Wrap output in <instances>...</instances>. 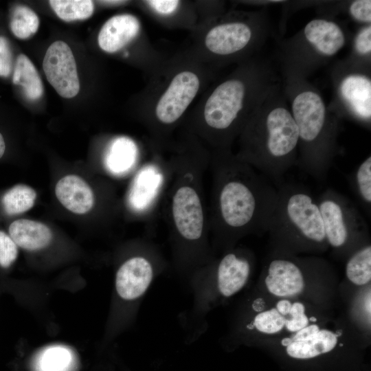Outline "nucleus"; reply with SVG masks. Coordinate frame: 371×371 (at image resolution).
I'll list each match as a JSON object with an SVG mask.
<instances>
[{
	"label": "nucleus",
	"instance_id": "nucleus-1",
	"mask_svg": "<svg viewBox=\"0 0 371 371\" xmlns=\"http://www.w3.org/2000/svg\"><path fill=\"white\" fill-rule=\"evenodd\" d=\"M282 82L273 63L260 54L238 63L213 85L201 114L214 142L228 149L269 92Z\"/></svg>",
	"mask_w": 371,
	"mask_h": 371
},
{
	"label": "nucleus",
	"instance_id": "nucleus-2",
	"mask_svg": "<svg viewBox=\"0 0 371 371\" xmlns=\"http://www.w3.org/2000/svg\"><path fill=\"white\" fill-rule=\"evenodd\" d=\"M284 95L297 129L296 165L318 181L326 180L340 153V119L331 112L308 78L281 65Z\"/></svg>",
	"mask_w": 371,
	"mask_h": 371
},
{
	"label": "nucleus",
	"instance_id": "nucleus-3",
	"mask_svg": "<svg viewBox=\"0 0 371 371\" xmlns=\"http://www.w3.org/2000/svg\"><path fill=\"white\" fill-rule=\"evenodd\" d=\"M236 158L279 186L286 172L296 165L297 129L282 82L254 111L240 134Z\"/></svg>",
	"mask_w": 371,
	"mask_h": 371
},
{
	"label": "nucleus",
	"instance_id": "nucleus-4",
	"mask_svg": "<svg viewBox=\"0 0 371 371\" xmlns=\"http://www.w3.org/2000/svg\"><path fill=\"white\" fill-rule=\"evenodd\" d=\"M222 152L217 192L219 225L234 232L268 231L276 206L278 189L273 182L249 164Z\"/></svg>",
	"mask_w": 371,
	"mask_h": 371
},
{
	"label": "nucleus",
	"instance_id": "nucleus-5",
	"mask_svg": "<svg viewBox=\"0 0 371 371\" xmlns=\"http://www.w3.org/2000/svg\"><path fill=\"white\" fill-rule=\"evenodd\" d=\"M271 34L267 10L232 11L212 19L201 43L207 60L220 67L258 55Z\"/></svg>",
	"mask_w": 371,
	"mask_h": 371
},
{
	"label": "nucleus",
	"instance_id": "nucleus-6",
	"mask_svg": "<svg viewBox=\"0 0 371 371\" xmlns=\"http://www.w3.org/2000/svg\"><path fill=\"white\" fill-rule=\"evenodd\" d=\"M276 206L268 229L272 238L295 249L321 248L327 243L316 198L293 183L277 186Z\"/></svg>",
	"mask_w": 371,
	"mask_h": 371
},
{
	"label": "nucleus",
	"instance_id": "nucleus-7",
	"mask_svg": "<svg viewBox=\"0 0 371 371\" xmlns=\"http://www.w3.org/2000/svg\"><path fill=\"white\" fill-rule=\"evenodd\" d=\"M350 37L346 27L335 19L314 18L293 36L278 41V58L281 65L308 78L329 63Z\"/></svg>",
	"mask_w": 371,
	"mask_h": 371
},
{
	"label": "nucleus",
	"instance_id": "nucleus-8",
	"mask_svg": "<svg viewBox=\"0 0 371 371\" xmlns=\"http://www.w3.org/2000/svg\"><path fill=\"white\" fill-rule=\"evenodd\" d=\"M330 76L334 95L329 110L340 120L350 119L370 128V67L356 65L345 58L335 63Z\"/></svg>",
	"mask_w": 371,
	"mask_h": 371
},
{
	"label": "nucleus",
	"instance_id": "nucleus-9",
	"mask_svg": "<svg viewBox=\"0 0 371 371\" xmlns=\"http://www.w3.org/2000/svg\"><path fill=\"white\" fill-rule=\"evenodd\" d=\"M317 199L326 243L335 249L363 238L368 232L363 217L346 196L328 188Z\"/></svg>",
	"mask_w": 371,
	"mask_h": 371
},
{
	"label": "nucleus",
	"instance_id": "nucleus-10",
	"mask_svg": "<svg viewBox=\"0 0 371 371\" xmlns=\"http://www.w3.org/2000/svg\"><path fill=\"white\" fill-rule=\"evenodd\" d=\"M203 80L202 74L194 67L175 69L153 102L157 120L169 125L179 120L200 91Z\"/></svg>",
	"mask_w": 371,
	"mask_h": 371
},
{
	"label": "nucleus",
	"instance_id": "nucleus-11",
	"mask_svg": "<svg viewBox=\"0 0 371 371\" xmlns=\"http://www.w3.org/2000/svg\"><path fill=\"white\" fill-rule=\"evenodd\" d=\"M43 68L48 82L60 96L71 98L78 93L80 82L76 60L66 43L57 41L48 47Z\"/></svg>",
	"mask_w": 371,
	"mask_h": 371
},
{
	"label": "nucleus",
	"instance_id": "nucleus-12",
	"mask_svg": "<svg viewBox=\"0 0 371 371\" xmlns=\"http://www.w3.org/2000/svg\"><path fill=\"white\" fill-rule=\"evenodd\" d=\"M172 215L182 236L188 240L201 237L203 213L201 200L194 188L184 186L177 190L172 199Z\"/></svg>",
	"mask_w": 371,
	"mask_h": 371
},
{
	"label": "nucleus",
	"instance_id": "nucleus-13",
	"mask_svg": "<svg viewBox=\"0 0 371 371\" xmlns=\"http://www.w3.org/2000/svg\"><path fill=\"white\" fill-rule=\"evenodd\" d=\"M265 282L268 291L278 297L297 295L304 289L302 269L294 261L286 258L271 260Z\"/></svg>",
	"mask_w": 371,
	"mask_h": 371
},
{
	"label": "nucleus",
	"instance_id": "nucleus-14",
	"mask_svg": "<svg viewBox=\"0 0 371 371\" xmlns=\"http://www.w3.org/2000/svg\"><path fill=\"white\" fill-rule=\"evenodd\" d=\"M153 278L150 262L142 257H134L124 262L117 271L115 289L118 295L126 300L141 296Z\"/></svg>",
	"mask_w": 371,
	"mask_h": 371
},
{
	"label": "nucleus",
	"instance_id": "nucleus-15",
	"mask_svg": "<svg viewBox=\"0 0 371 371\" xmlns=\"http://www.w3.org/2000/svg\"><path fill=\"white\" fill-rule=\"evenodd\" d=\"M141 32V23L133 14H117L102 25L98 36L99 47L107 53H115L135 40Z\"/></svg>",
	"mask_w": 371,
	"mask_h": 371
},
{
	"label": "nucleus",
	"instance_id": "nucleus-16",
	"mask_svg": "<svg viewBox=\"0 0 371 371\" xmlns=\"http://www.w3.org/2000/svg\"><path fill=\"white\" fill-rule=\"evenodd\" d=\"M55 192L60 203L75 214L87 213L94 204L91 188L81 177L75 175H66L60 179Z\"/></svg>",
	"mask_w": 371,
	"mask_h": 371
},
{
	"label": "nucleus",
	"instance_id": "nucleus-17",
	"mask_svg": "<svg viewBox=\"0 0 371 371\" xmlns=\"http://www.w3.org/2000/svg\"><path fill=\"white\" fill-rule=\"evenodd\" d=\"M250 269L246 258L234 253L225 255L218 267V286L221 294L229 297L240 290L247 282Z\"/></svg>",
	"mask_w": 371,
	"mask_h": 371
},
{
	"label": "nucleus",
	"instance_id": "nucleus-18",
	"mask_svg": "<svg viewBox=\"0 0 371 371\" xmlns=\"http://www.w3.org/2000/svg\"><path fill=\"white\" fill-rule=\"evenodd\" d=\"M8 232L18 247L28 251L42 249L48 246L52 239V233L47 225L29 219L13 221Z\"/></svg>",
	"mask_w": 371,
	"mask_h": 371
},
{
	"label": "nucleus",
	"instance_id": "nucleus-19",
	"mask_svg": "<svg viewBox=\"0 0 371 371\" xmlns=\"http://www.w3.org/2000/svg\"><path fill=\"white\" fill-rule=\"evenodd\" d=\"M337 343L335 334L323 329L303 341H292L286 346V352L293 358L311 359L331 351Z\"/></svg>",
	"mask_w": 371,
	"mask_h": 371
},
{
	"label": "nucleus",
	"instance_id": "nucleus-20",
	"mask_svg": "<svg viewBox=\"0 0 371 371\" xmlns=\"http://www.w3.org/2000/svg\"><path fill=\"white\" fill-rule=\"evenodd\" d=\"M12 82L23 88L29 100H38L43 94V86L40 76L34 64L24 54H20L16 58Z\"/></svg>",
	"mask_w": 371,
	"mask_h": 371
},
{
	"label": "nucleus",
	"instance_id": "nucleus-21",
	"mask_svg": "<svg viewBox=\"0 0 371 371\" xmlns=\"http://www.w3.org/2000/svg\"><path fill=\"white\" fill-rule=\"evenodd\" d=\"M136 149L133 142L126 137L113 140L109 146L106 157V168L114 174L128 171L135 159Z\"/></svg>",
	"mask_w": 371,
	"mask_h": 371
},
{
	"label": "nucleus",
	"instance_id": "nucleus-22",
	"mask_svg": "<svg viewBox=\"0 0 371 371\" xmlns=\"http://www.w3.org/2000/svg\"><path fill=\"white\" fill-rule=\"evenodd\" d=\"M360 205L369 216L371 208V156L364 159L348 177Z\"/></svg>",
	"mask_w": 371,
	"mask_h": 371
},
{
	"label": "nucleus",
	"instance_id": "nucleus-23",
	"mask_svg": "<svg viewBox=\"0 0 371 371\" xmlns=\"http://www.w3.org/2000/svg\"><path fill=\"white\" fill-rule=\"evenodd\" d=\"M36 198V193L32 188L25 184H17L4 193L1 203L5 213L14 216L31 209Z\"/></svg>",
	"mask_w": 371,
	"mask_h": 371
},
{
	"label": "nucleus",
	"instance_id": "nucleus-24",
	"mask_svg": "<svg viewBox=\"0 0 371 371\" xmlns=\"http://www.w3.org/2000/svg\"><path fill=\"white\" fill-rule=\"evenodd\" d=\"M346 274L355 284L364 285L371 280V247L363 246L349 258L346 266Z\"/></svg>",
	"mask_w": 371,
	"mask_h": 371
},
{
	"label": "nucleus",
	"instance_id": "nucleus-25",
	"mask_svg": "<svg viewBox=\"0 0 371 371\" xmlns=\"http://www.w3.org/2000/svg\"><path fill=\"white\" fill-rule=\"evenodd\" d=\"M49 3L56 15L67 22L87 19L94 11L90 0H51Z\"/></svg>",
	"mask_w": 371,
	"mask_h": 371
},
{
	"label": "nucleus",
	"instance_id": "nucleus-26",
	"mask_svg": "<svg viewBox=\"0 0 371 371\" xmlns=\"http://www.w3.org/2000/svg\"><path fill=\"white\" fill-rule=\"evenodd\" d=\"M10 27L13 34L20 39L33 36L39 27L37 14L30 8L18 5L13 9Z\"/></svg>",
	"mask_w": 371,
	"mask_h": 371
},
{
	"label": "nucleus",
	"instance_id": "nucleus-27",
	"mask_svg": "<svg viewBox=\"0 0 371 371\" xmlns=\"http://www.w3.org/2000/svg\"><path fill=\"white\" fill-rule=\"evenodd\" d=\"M348 60L356 65L370 67L371 24L361 25L352 38V48Z\"/></svg>",
	"mask_w": 371,
	"mask_h": 371
},
{
	"label": "nucleus",
	"instance_id": "nucleus-28",
	"mask_svg": "<svg viewBox=\"0 0 371 371\" xmlns=\"http://www.w3.org/2000/svg\"><path fill=\"white\" fill-rule=\"evenodd\" d=\"M71 361L69 351L61 346L46 349L41 355L39 361L41 371H63Z\"/></svg>",
	"mask_w": 371,
	"mask_h": 371
},
{
	"label": "nucleus",
	"instance_id": "nucleus-29",
	"mask_svg": "<svg viewBox=\"0 0 371 371\" xmlns=\"http://www.w3.org/2000/svg\"><path fill=\"white\" fill-rule=\"evenodd\" d=\"M285 320V317L276 308H271L258 314L254 319V326L261 333L273 334L283 328Z\"/></svg>",
	"mask_w": 371,
	"mask_h": 371
},
{
	"label": "nucleus",
	"instance_id": "nucleus-30",
	"mask_svg": "<svg viewBox=\"0 0 371 371\" xmlns=\"http://www.w3.org/2000/svg\"><path fill=\"white\" fill-rule=\"evenodd\" d=\"M347 3L350 19L361 25L371 24V1L355 0Z\"/></svg>",
	"mask_w": 371,
	"mask_h": 371
},
{
	"label": "nucleus",
	"instance_id": "nucleus-31",
	"mask_svg": "<svg viewBox=\"0 0 371 371\" xmlns=\"http://www.w3.org/2000/svg\"><path fill=\"white\" fill-rule=\"evenodd\" d=\"M18 256V246L9 234L0 230V266L8 268Z\"/></svg>",
	"mask_w": 371,
	"mask_h": 371
},
{
	"label": "nucleus",
	"instance_id": "nucleus-32",
	"mask_svg": "<svg viewBox=\"0 0 371 371\" xmlns=\"http://www.w3.org/2000/svg\"><path fill=\"white\" fill-rule=\"evenodd\" d=\"M289 319H286L285 325L288 330L297 332L308 326V319L304 312V306L300 302L292 304Z\"/></svg>",
	"mask_w": 371,
	"mask_h": 371
},
{
	"label": "nucleus",
	"instance_id": "nucleus-33",
	"mask_svg": "<svg viewBox=\"0 0 371 371\" xmlns=\"http://www.w3.org/2000/svg\"><path fill=\"white\" fill-rule=\"evenodd\" d=\"M146 5L159 16L161 18H168L173 16L180 8L181 1L174 0H153L146 1Z\"/></svg>",
	"mask_w": 371,
	"mask_h": 371
},
{
	"label": "nucleus",
	"instance_id": "nucleus-34",
	"mask_svg": "<svg viewBox=\"0 0 371 371\" xmlns=\"http://www.w3.org/2000/svg\"><path fill=\"white\" fill-rule=\"evenodd\" d=\"M12 53L8 41L0 36V76L8 77L12 71Z\"/></svg>",
	"mask_w": 371,
	"mask_h": 371
},
{
	"label": "nucleus",
	"instance_id": "nucleus-35",
	"mask_svg": "<svg viewBox=\"0 0 371 371\" xmlns=\"http://www.w3.org/2000/svg\"><path fill=\"white\" fill-rule=\"evenodd\" d=\"M319 330V328L316 324L307 326L297 331V333L293 337V338H291V340L292 341H303L316 334Z\"/></svg>",
	"mask_w": 371,
	"mask_h": 371
},
{
	"label": "nucleus",
	"instance_id": "nucleus-36",
	"mask_svg": "<svg viewBox=\"0 0 371 371\" xmlns=\"http://www.w3.org/2000/svg\"><path fill=\"white\" fill-rule=\"evenodd\" d=\"M291 306L292 304L289 300H282L277 303L276 310L280 313V314L285 317L286 315H289Z\"/></svg>",
	"mask_w": 371,
	"mask_h": 371
},
{
	"label": "nucleus",
	"instance_id": "nucleus-37",
	"mask_svg": "<svg viewBox=\"0 0 371 371\" xmlns=\"http://www.w3.org/2000/svg\"><path fill=\"white\" fill-rule=\"evenodd\" d=\"M5 150V144L3 135L0 133V159L3 157Z\"/></svg>",
	"mask_w": 371,
	"mask_h": 371
},
{
	"label": "nucleus",
	"instance_id": "nucleus-38",
	"mask_svg": "<svg viewBox=\"0 0 371 371\" xmlns=\"http://www.w3.org/2000/svg\"><path fill=\"white\" fill-rule=\"evenodd\" d=\"M102 3L107 5H120L124 3V1H100Z\"/></svg>",
	"mask_w": 371,
	"mask_h": 371
},
{
	"label": "nucleus",
	"instance_id": "nucleus-39",
	"mask_svg": "<svg viewBox=\"0 0 371 371\" xmlns=\"http://www.w3.org/2000/svg\"><path fill=\"white\" fill-rule=\"evenodd\" d=\"M292 342L291 338H285L282 341V344L283 346H287Z\"/></svg>",
	"mask_w": 371,
	"mask_h": 371
}]
</instances>
